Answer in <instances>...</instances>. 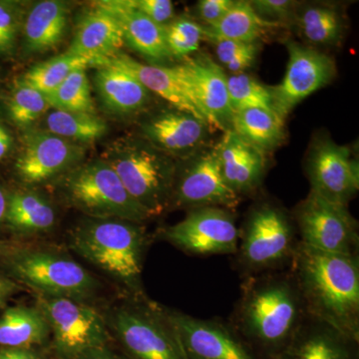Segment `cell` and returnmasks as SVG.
<instances>
[{
	"instance_id": "17",
	"label": "cell",
	"mask_w": 359,
	"mask_h": 359,
	"mask_svg": "<svg viewBox=\"0 0 359 359\" xmlns=\"http://www.w3.org/2000/svg\"><path fill=\"white\" fill-rule=\"evenodd\" d=\"M192 90L196 100L209 119L212 128L231 129L233 110L229 96L228 76L207 54L185 59L176 65Z\"/></svg>"
},
{
	"instance_id": "40",
	"label": "cell",
	"mask_w": 359,
	"mask_h": 359,
	"mask_svg": "<svg viewBox=\"0 0 359 359\" xmlns=\"http://www.w3.org/2000/svg\"><path fill=\"white\" fill-rule=\"evenodd\" d=\"M215 45V50L219 62L228 66L233 61L242 57L245 54L259 52V42H242L235 40H216L212 41Z\"/></svg>"
},
{
	"instance_id": "2",
	"label": "cell",
	"mask_w": 359,
	"mask_h": 359,
	"mask_svg": "<svg viewBox=\"0 0 359 359\" xmlns=\"http://www.w3.org/2000/svg\"><path fill=\"white\" fill-rule=\"evenodd\" d=\"M308 314L294 278L266 275L250 278L236 311V332L275 358L297 334Z\"/></svg>"
},
{
	"instance_id": "29",
	"label": "cell",
	"mask_w": 359,
	"mask_h": 359,
	"mask_svg": "<svg viewBox=\"0 0 359 359\" xmlns=\"http://www.w3.org/2000/svg\"><path fill=\"white\" fill-rule=\"evenodd\" d=\"M280 23L262 20L250 1H235L226 15L216 25L204 27L205 39L216 40H235L242 42H257L264 30L276 27Z\"/></svg>"
},
{
	"instance_id": "8",
	"label": "cell",
	"mask_w": 359,
	"mask_h": 359,
	"mask_svg": "<svg viewBox=\"0 0 359 359\" xmlns=\"http://www.w3.org/2000/svg\"><path fill=\"white\" fill-rule=\"evenodd\" d=\"M37 308L48 323L52 346L60 359L106 348L110 335L107 323L86 302L69 297L37 295Z\"/></svg>"
},
{
	"instance_id": "24",
	"label": "cell",
	"mask_w": 359,
	"mask_h": 359,
	"mask_svg": "<svg viewBox=\"0 0 359 359\" xmlns=\"http://www.w3.org/2000/svg\"><path fill=\"white\" fill-rule=\"evenodd\" d=\"M69 21L67 4L45 0L32 7L23 21V50L26 54L44 53L56 48L65 39Z\"/></svg>"
},
{
	"instance_id": "26",
	"label": "cell",
	"mask_w": 359,
	"mask_h": 359,
	"mask_svg": "<svg viewBox=\"0 0 359 359\" xmlns=\"http://www.w3.org/2000/svg\"><path fill=\"white\" fill-rule=\"evenodd\" d=\"M56 212L50 201L29 189L8 192L6 226L18 236H35L53 228Z\"/></svg>"
},
{
	"instance_id": "7",
	"label": "cell",
	"mask_w": 359,
	"mask_h": 359,
	"mask_svg": "<svg viewBox=\"0 0 359 359\" xmlns=\"http://www.w3.org/2000/svg\"><path fill=\"white\" fill-rule=\"evenodd\" d=\"M295 224L282 208L269 203L250 212L240 231L238 263L249 273H264L292 261L297 242Z\"/></svg>"
},
{
	"instance_id": "42",
	"label": "cell",
	"mask_w": 359,
	"mask_h": 359,
	"mask_svg": "<svg viewBox=\"0 0 359 359\" xmlns=\"http://www.w3.org/2000/svg\"><path fill=\"white\" fill-rule=\"evenodd\" d=\"M0 359H44L37 348L0 346Z\"/></svg>"
},
{
	"instance_id": "21",
	"label": "cell",
	"mask_w": 359,
	"mask_h": 359,
	"mask_svg": "<svg viewBox=\"0 0 359 359\" xmlns=\"http://www.w3.org/2000/svg\"><path fill=\"white\" fill-rule=\"evenodd\" d=\"M358 344L327 323L306 316L290 344L273 359H358Z\"/></svg>"
},
{
	"instance_id": "16",
	"label": "cell",
	"mask_w": 359,
	"mask_h": 359,
	"mask_svg": "<svg viewBox=\"0 0 359 359\" xmlns=\"http://www.w3.org/2000/svg\"><path fill=\"white\" fill-rule=\"evenodd\" d=\"M311 192L323 199L347 205L359 189L358 164L346 146L332 140L318 142L308 162Z\"/></svg>"
},
{
	"instance_id": "45",
	"label": "cell",
	"mask_w": 359,
	"mask_h": 359,
	"mask_svg": "<svg viewBox=\"0 0 359 359\" xmlns=\"http://www.w3.org/2000/svg\"><path fill=\"white\" fill-rule=\"evenodd\" d=\"M74 359H122L119 356L115 355L114 353L106 348L95 349V351H89V353L82 354Z\"/></svg>"
},
{
	"instance_id": "22",
	"label": "cell",
	"mask_w": 359,
	"mask_h": 359,
	"mask_svg": "<svg viewBox=\"0 0 359 359\" xmlns=\"http://www.w3.org/2000/svg\"><path fill=\"white\" fill-rule=\"evenodd\" d=\"M96 6L113 14L121 25L125 44L148 59L153 65H161L173 59L166 41L164 26L157 25L134 7L133 0L99 1Z\"/></svg>"
},
{
	"instance_id": "25",
	"label": "cell",
	"mask_w": 359,
	"mask_h": 359,
	"mask_svg": "<svg viewBox=\"0 0 359 359\" xmlns=\"http://www.w3.org/2000/svg\"><path fill=\"white\" fill-rule=\"evenodd\" d=\"M94 82L105 107L116 114L139 112L150 100V92L129 71L113 65L97 67Z\"/></svg>"
},
{
	"instance_id": "6",
	"label": "cell",
	"mask_w": 359,
	"mask_h": 359,
	"mask_svg": "<svg viewBox=\"0 0 359 359\" xmlns=\"http://www.w3.org/2000/svg\"><path fill=\"white\" fill-rule=\"evenodd\" d=\"M61 180L66 199L88 218L125 219L137 224L152 218L129 195L114 170L102 158L79 165Z\"/></svg>"
},
{
	"instance_id": "38",
	"label": "cell",
	"mask_w": 359,
	"mask_h": 359,
	"mask_svg": "<svg viewBox=\"0 0 359 359\" xmlns=\"http://www.w3.org/2000/svg\"><path fill=\"white\" fill-rule=\"evenodd\" d=\"M250 4L262 20L276 23L292 18L297 6V2L290 0H256Z\"/></svg>"
},
{
	"instance_id": "44",
	"label": "cell",
	"mask_w": 359,
	"mask_h": 359,
	"mask_svg": "<svg viewBox=\"0 0 359 359\" xmlns=\"http://www.w3.org/2000/svg\"><path fill=\"white\" fill-rule=\"evenodd\" d=\"M14 139L8 128L0 122V162L6 159L13 148Z\"/></svg>"
},
{
	"instance_id": "28",
	"label": "cell",
	"mask_w": 359,
	"mask_h": 359,
	"mask_svg": "<svg viewBox=\"0 0 359 359\" xmlns=\"http://www.w3.org/2000/svg\"><path fill=\"white\" fill-rule=\"evenodd\" d=\"M285 120L273 111L250 108L233 113L231 129L262 152L273 150L285 140Z\"/></svg>"
},
{
	"instance_id": "20",
	"label": "cell",
	"mask_w": 359,
	"mask_h": 359,
	"mask_svg": "<svg viewBox=\"0 0 359 359\" xmlns=\"http://www.w3.org/2000/svg\"><path fill=\"white\" fill-rule=\"evenodd\" d=\"M211 129L207 122L176 109L155 115L142 127L150 145L160 152L176 155L197 152Z\"/></svg>"
},
{
	"instance_id": "35",
	"label": "cell",
	"mask_w": 359,
	"mask_h": 359,
	"mask_svg": "<svg viewBox=\"0 0 359 359\" xmlns=\"http://www.w3.org/2000/svg\"><path fill=\"white\" fill-rule=\"evenodd\" d=\"M229 96L233 113L237 111L259 108L273 111V100L268 87L245 73L228 77Z\"/></svg>"
},
{
	"instance_id": "10",
	"label": "cell",
	"mask_w": 359,
	"mask_h": 359,
	"mask_svg": "<svg viewBox=\"0 0 359 359\" xmlns=\"http://www.w3.org/2000/svg\"><path fill=\"white\" fill-rule=\"evenodd\" d=\"M294 221L302 244L323 252L358 256V222L347 205L311 192L295 209Z\"/></svg>"
},
{
	"instance_id": "39",
	"label": "cell",
	"mask_w": 359,
	"mask_h": 359,
	"mask_svg": "<svg viewBox=\"0 0 359 359\" xmlns=\"http://www.w3.org/2000/svg\"><path fill=\"white\" fill-rule=\"evenodd\" d=\"M133 4L137 11L161 26L174 20V4L170 0H133Z\"/></svg>"
},
{
	"instance_id": "46",
	"label": "cell",
	"mask_w": 359,
	"mask_h": 359,
	"mask_svg": "<svg viewBox=\"0 0 359 359\" xmlns=\"http://www.w3.org/2000/svg\"><path fill=\"white\" fill-rule=\"evenodd\" d=\"M7 200H8V192L0 185V231L6 226Z\"/></svg>"
},
{
	"instance_id": "47",
	"label": "cell",
	"mask_w": 359,
	"mask_h": 359,
	"mask_svg": "<svg viewBox=\"0 0 359 359\" xmlns=\"http://www.w3.org/2000/svg\"><path fill=\"white\" fill-rule=\"evenodd\" d=\"M18 245L9 241L0 240V259L9 256Z\"/></svg>"
},
{
	"instance_id": "5",
	"label": "cell",
	"mask_w": 359,
	"mask_h": 359,
	"mask_svg": "<svg viewBox=\"0 0 359 359\" xmlns=\"http://www.w3.org/2000/svg\"><path fill=\"white\" fill-rule=\"evenodd\" d=\"M9 278L36 295L83 301L95 294L98 282L72 257L52 250L18 245L2 259Z\"/></svg>"
},
{
	"instance_id": "14",
	"label": "cell",
	"mask_w": 359,
	"mask_h": 359,
	"mask_svg": "<svg viewBox=\"0 0 359 359\" xmlns=\"http://www.w3.org/2000/svg\"><path fill=\"white\" fill-rule=\"evenodd\" d=\"M241 196L226 184L216 147L194 157L181 173L176 172L171 205L181 208L216 207L233 210Z\"/></svg>"
},
{
	"instance_id": "34",
	"label": "cell",
	"mask_w": 359,
	"mask_h": 359,
	"mask_svg": "<svg viewBox=\"0 0 359 359\" xmlns=\"http://www.w3.org/2000/svg\"><path fill=\"white\" fill-rule=\"evenodd\" d=\"M50 108L46 95L25 83L20 78L16 80L7 103L9 117L16 126L28 128Z\"/></svg>"
},
{
	"instance_id": "1",
	"label": "cell",
	"mask_w": 359,
	"mask_h": 359,
	"mask_svg": "<svg viewBox=\"0 0 359 359\" xmlns=\"http://www.w3.org/2000/svg\"><path fill=\"white\" fill-rule=\"evenodd\" d=\"M290 264L308 316L358 341V256L323 252L299 242Z\"/></svg>"
},
{
	"instance_id": "19",
	"label": "cell",
	"mask_w": 359,
	"mask_h": 359,
	"mask_svg": "<svg viewBox=\"0 0 359 359\" xmlns=\"http://www.w3.org/2000/svg\"><path fill=\"white\" fill-rule=\"evenodd\" d=\"M108 63L129 71L149 92L157 94L171 104L175 109L195 116L211 126L207 115L200 107L192 90L176 66L165 67L161 65H144L122 53L116 55Z\"/></svg>"
},
{
	"instance_id": "12",
	"label": "cell",
	"mask_w": 359,
	"mask_h": 359,
	"mask_svg": "<svg viewBox=\"0 0 359 359\" xmlns=\"http://www.w3.org/2000/svg\"><path fill=\"white\" fill-rule=\"evenodd\" d=\"M287 47L289 63L285 77L278 86L269 88L273 110L283 120L297 104L337 76V65L327 54L295 41L287 42Z\"/></svg>"
},
{
	"instance_id": "3",
	"label": "cell",
	"mask_w": 359,
	"mask_h": 359,
	"mask_svg": "<svg viewBox=\"0 0 359 359\" xmlns=\"http://www.w3.org/2000/svg\"><path fill=\"white\" fill-rule=\"evenodd\" d=\"M72 250L109 275L132 294H142V271L147 238L140 224L88 218L70 238Z\"/></svg>"
},
{
	"instance_id": "15",
	"label": "cell",
	"mask_w": 359,
	"mask_h": 359,
	"mask_svg": "<svg viewBox=\"0 0 359 359\" xmlns=\"http://www.w3.org/2000/svg\"><path fill=\"white\" fill-rule=\"evenodd\" d=\"M185 359H257L235 330L164 309Z\"/></svg>"
},
{
	"instance_id": "27",
	"label": "cell",
	"mask_w": 359,
	"mask_h": 359,
	"mask_svg": "<svg viewBox=\"0 0 359 359\" xmlns=\"http://www.w3.org/2000/svg\"><path fill=\"white\" fill-rule=\"evenodd\" d=\"M50 337L48 323L37 306H8L0 314V346L37 348Z\"/></svg>"
},
{
	"instance_id": "36",
	"label": "cell",
	"mask_w": 359,
	"mask_h": 359,
	"mask_svg": "<svg viewBox=\"0 0 359 359\" xmlns=\"http://www.w3.org/2000/svg\"><path fill=\"white\" fill-rule=\"evenodd\" d=\"M164 27L168 48L173 58L190 57L199 50L205 39L204 27L188 16H180Z\"/></svg>"
},
{
	"instance_id": "23",
	"label": "cell",
	"mask_w": 359,
	"mask_h": 359,
	"mask_svg": "<svg viewBox=\"0 0 359 359\" xmlns=\"http://www.w3.org/2000/svg\"><path fill=\"white\" fill-rule=\"evenodd\" d=\"M222 173L238 195L256 190L266 172L264 153L247 143L231 129L224 132L216 146Z\"/></svg>"
},
{
	"instance_id": "37",
	"label": "cell",
	"mask_w": 359,
	"mask_h": 359,
	"mask_svg": "<svg viewBox=\"0 0 359 359\" xmlns=\"http://www.w3.org/2000/svg\"><path fill=\"white\" fill-rule=\"evenodd\" d=\"M22 25L20 4L0 0V57L11 56L15 50Z\"/></svg>"
},
{
	"instance_id": "13",
	"label": "cell",
	"mask_w": 359,
	"mask_h": 359,
	"mask_svg": "<svg viewBox=\"0 0 359 359\" xmlns=\"http://www.w3.org/2000/svg\"><path fill=\"white\" fill-rule=\"evenodd\" d=\"M84 157L81 145L71 143L48 131L29 130L22 139L14 163L18 178L26 186L40 185L65 176L79 166Z\"/></svg>"
},
{
	"instance_id": "32",
	"label": "cell",
	"mask_w": 359,
	"mask_h": 359,
	"mask_svg": "<svg viewBox=\"0 0 359 359\" xmlns=\"http://www.w3.org/2000/svg\"><path fill=\"white\" fill-rule=\"evenodd\" d=\"M88 67H93L89 60L65 52L33 66L20 79L47 96L62 84L71 73Z\"/></svg>"
},
{
	"instance_id": "11",
	"label": "cell",
	"mask_w": 359,
	"mask_h": 359,
	"mask_svg": "<svg viewBox=\"0 0 359 359\" xmlns=\"http://www.w3.org/2000/svg\"><path fill=\"white\" fill-rule=\"evenodd\" d=\"M163 237L195 256L237 254L240 230L230 210L205 207L191 210L186 218L169 226Z\"/></svg>"
},
{
	"instance_id": "9",
	"label": "cell",
	"mask_w": 359,
	"mask_h": 359,
	"mask_svg": "<svg viewBox=\"0 0 359 359\" xmlns=\"http://www.w3.org/2000/svg\"><path fill=\"white\" fill-rule=\"evenodd\" d=\"M111 327L133 359H185L164 309L156 304L116 309Z\"/></svg>"
},
{
	"instance_id": "4",
	"label": "cell",
	"mask_w": 359,
	"mask_h": 359,
	"mask_svg": "<svg viewBox=\"0 0 359 359\" xmlns=\"http://www.w3.org/2000/svg\"><path fill=\"white\" fill-rule=\"evenodd\" d=\"M102 159L114 170L129 195L152 218L171 205L177 168L150 144L123 139L113 143Z\"/></svg>"
},
{
	"instance_id": "30",
	"label": "cell",
	"mask_w": 359,
	"mask_h": 359,
	"mask_svg": "<svg viewBox=\"0 0 359 359\" xmlns=\"http://www.w3.org/2000/svg\"><path fill=\"white\" fill-rule=\"evenodd\" d=\"M47 131L71 143H91L107 133V124L90 113L70 112L54 109L45 120Z\"/></svg>"
},
{
	"instance_id": "43",
	"label": "cell",
	"mask_w": 359,
	"mask_h": 359,
	"mask_svg": "<svg viewBox=\"0 0 359 359\" xmlns=\"http://www.w3.org/2000/svg\"><path fill=\"white\" fill-rule=\"evenodd\" d=\"M21 287L11 278L0 275V309L6 308L7 302L18 294Z\"/></svg>"
},
{
	"instance_id": "33",
	"label": "cell",
	"mask_w": 359,
	"mask_h": 359,
	"mask_svg": "<svg viewBox=\"0 0 359 359\" xmlns=\"http://www.w3.org/2000/svg\"><path fill=\"white\" fill-rule=\"evenodd\" d=\"M46 97L54 109L95 114L86 69L71 73L62 84Z\"/></svg>"
},
{
	"instance_id": "41",
	"label": "cell",
	"mask_w": 359,
	"mask_h": 359,
	"mask_svg": "<svg viewBox=\"0 0 359 359\" xmlns=\"http://www.w3.org/2000/svg\"><path fill=\"white\" fill-rule=\"evenodd\" d=\"M233 0H201L197 4L198 15L204 21V27L216 25L231 8Z\"/></svg>"
},
{
	"instance_id": "18",
	"label": "cell",
	"mask_w": 359,
	"mask_h": 359,
	"mask_svg": "<svg viewBox=\"0 0 359 359\" xmlns=\"http://www.w3.org/2000/svg\"><path fill=\"white\" fill-rule=\"evenodd\" d=\"M93 6L80 18L66 52L87 59L97 68L120 54L125 40L117 18L96 4Z\"/></svg>"
},
{
	"instance_id": "31",
	"label": "cell",
	"mask_w": 359,
	"mask_h": 359,
	"mask_svg": "<svg viewBox=\"0 0 359 359\" xmlns=\"http://www.w3.org/2000/svg\"><path fill=\"white\" fill-rule=\"evenodd\" d=\"M297 25L306 41L323 46L339 44L346 29L339 9L328 6L306 7L297 18Z\"/></svg>"
}]
</instances>
